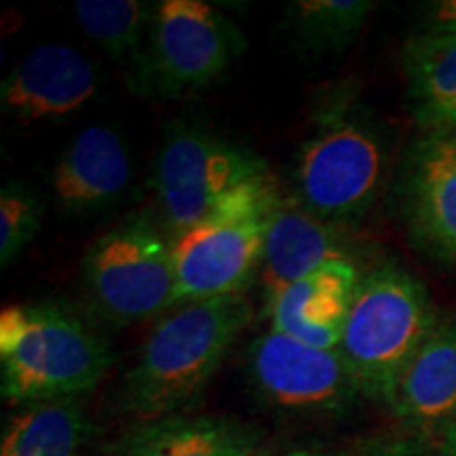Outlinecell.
I'll list each match as a JSON object with an SVG mask.
<instances>
[{
  "label": "cell",
  "mask_w": 456,
  "mask_h": 456,
  "mask_svg": "<svg viewBox=\"0 0 456 456\" xmlns=\"http://www.w3.org/2000/svg\"><path fill=\"white\" fill-rule=\"evenodd\" d=\"M353 456H440L429 437L406 433V436L372 437L359 444Z\"/></svg>",
  "instance_id": "22"
},
{
  "label": "cell",
  "mask_w": 456,
  "mask_h": 456,
  "mask_svg": "<svg viewBox=\"0 0 456 456\" xmlns=\"http://www.w3.org/2000/svg\"><path fill=\"white\" fill-rule=\"evenodd\" d=\"M359 279L351 260L319 266L266 302L271 330L319 349H338Z\"/></svg>",
  "instance_id": "12"
},
{
  "label": "cell",
  "mask_w": 456,
  "mask_h": 456,
  "mask_svg": "<svg viewBox=\"0 0 456 456\" xmlns=\"http://www.w3.org/2000/svg\"><path fill=\"white\" fill-rule=\"evenodd\" d=\"M402 57L414 117L436 129L456 106V32L419 34Z\"/></svg>",
  "instance_id": "18"
},
{
  "label": "cell",
  "mask_w": 456,
  "mask_h": 456,
  "mask_svg": "<svg viewBox=\"0 0 456 456\" xmlns=\"http://www.w3.org/2000/svg\"><path fill=\"white\" fill-rule=\"evenodd\" d=\"M260 431L222 416H165L144 423L114 448V456H252Z\"/></svg>",
  "instance_id": "16"
},
{
  "label": "cell",
  "mask_w": 456,
  "mask_h": 456,
  "mask_svg": "<svg viewBox=\"0 0 456 456\" xmlns=\"http://www.w3.org/2000/svg\"><path fill=\"white\" fill-rule=\"evenodd\" d=\"M243 37L214 4L161 0L155 4L144 64L134 77L142 95L182 98L209 87L243 49Z\"/></svg>",
  "instance_id": "8"
},
{
  "label": "cell",
  "mask_w": 456,
  "mask_h": 456,
  "mask_svg": "<svg viewBox=\"0 0 456 456\" xmlns=\"http://www.w3.org/2000/svg\"><path fill=\"white\" fill-rule=\"evenodd\" d=\"M100 74L87 55L47 43L20 60L0 85L3 110L21 123L55 121L83 110L98 95Z\"/></svg>",
  "instance_id": "11"
},
{
  "label": "cell",
  "mask_w": 456,
  "mask_h": 456,
  "mask_svg": "<svg viewBox=\"0 0 456 456\" xmlns=\"http://www.w3.org/2000/svg\"><path fill=\"white\" fill-rule=\"evenodd\" d=\"M106 456H114V454H106Z\"/></svg>",
  "instance_id": "29"
},
{
  "label": "cell",
  "mask_w": 456,
  "mask_h": 456,
  "mask_svg": "<svg viewBox=\"0 0 456 456\" xmlns=\"http://www.w3.org/2000/svg\"><path fill=\"white\" fill-rule=\"evenodd\" d=\"M376 3L370 0H296L288 4V26L302 47L336 53L362 32Z\"/></svg>",
  "instance_id": "20"
},
{
  "label": "cell",
  "mask_w": 456,
  "mask_h": 456,
  "mask_svg": "<svg viewBox=\"0 0 456 456\" xmlns=\"http://www.w3.org/2000/svg\"><path fill=\"white\" fill-rule=\"evenodd\" d=\"M283 456H330V454H323V452H315V450H294V452H288Z\"/></svg>",
  "instance_id": "26"
},
{
  "label": "cell",
  "mask_w": 456,
  "mask_h": 456,
  "mask_svg": "<svg viewBox=\"0 0 456 456\" xmlns=\"http://www.w3.org/2000/svg\"><path fill=\"white\" fill-rule=\"evenodd\" d=\"M437 127H456V106L450 112H446V117L442 118V123L437 125Z\"/></svg>",
  "instance_id": "25"
},
{
  "label": "cell",
  "mask_w": 456,
  "mask_h": 456,
  "mask_svg": "<svg viewBox=\"0 0 456 456\" xmlns=\"http://www.w3.org/2000/svg\"><path fill=\"white\" fill-rule=\"evenodd\" d=\"M342 226L317 218L298 199H283L273 214L260 260L265 305L288 285L334 260H351Z\"/></svg>",
  "instance_id": "15"
},
{
  "label": "cell",
  "mask_w": 456,
  "mask_h": 456,
  "mask_svg": "<svg viewBox=\"0 0 456 456\" xmlns=\"http://www.w3.org/2000/svg\"><path fill=\"white\" fill-rule=\"evenodd\" d=\"M391 410L412 433L429 440L456 420V311L440 315L410 359Z\"/></svg>",
  "instance_id": "13"
},
{
  "label": "cell",
  "mask_w": 456,
  "mask_h": 456,
  "mask_svg": "<svg viewBox=\"0 0 456 456\" xmlns=\"http://www.w3.org/2000/svg\"><path fill=\"white\" fill-rule=\"evenodd\" d=\"M94 425L77 399L21 406L3 431L0 456H78Z\"/></svg>",
  "instance_id": "17"
},
{
  "label": "cell",
  "mask_w": 456,
  "mask_h": 456,
  "mask_svg": "<svg viewBox=\"0 0 456 456\" xmlns=\"http://www.w3.org/2000/svg\"><path fill=\"white\" fill-rule=\"evenodd\" d=\"M252 317L243 294L175 306L152 328L125 374V412L151 423L192 406Z\"/></svg>",
  "instance_id": "1"
},
{
  "label": "cell",
  "mask_w": 456,
  "mask_h": 456,
  "mask_svg": "<svg viewBox=\"0 0 456 456\" xmlns=\"http://www.w3.org/2000/svg\"><path fill=\"white\" fill-rule=\"evenodd\" d=\"M436 448L440 456H456V420L440 433Z\"/></svg>",
  "instance_id": "24"
},
{
  "label": "cell",
  "mask_w": 456,
  "mask_h": 456,
  "mask_svg": "<svg viewBox=\"0 0 456 456\" xmlns=\"http://www.w3.org/2000/svg\"><path fill=\"white\" fill-rule=\"evenodd\" d=\"M281 201L269 178L249 182L212 214L171 239L175 266V306L243 294L260 271L273 214Z\"/></svg>",
  "instance_id": "5"
},
{
  "label": "cell",
  "mask_w": 456,
  "mask_h": 456,
  "mask_svg": "<svg viewBox=\"0 0 456 456\" xmlns=\"http://www.w3.org/2000/svg\"><path fill=\"white\" fill-rule=\"evenodd\" d=\"M313 125L296 159V199L317 218L355 224L383 186L389 163L383 129L346 85L322 100Z\"/></svg>",
  "instance_id": "3"
},
{
  "label": "cell",
  "mask_w": 456,
  "mask_h": 456,
  "mask_svg": "<svg viewBox=\"0 0 456 456\" xmlns=\"http://www.w3.org/2000/svg\"><path fill=\"white\" fill-rule=\"evenodd\" d=\"M112 362L104 336L61 302L0 313V391L15 406L77 399L98 387Z\"/></svg>",
  "instance_id": "2"
},
{
  "label": "cell",
  "mask_w": 456,
  "mask_h": 456,
  "mask_svg": "<svg viewBox=\"0 0 456 456\" xmlns=\"http://www.w3.org/2000/svg\"><path fill=\"white\" fill-rule=\"evenodd\" d=\"M43 205L30 186L7 182L0 191V266L7 269L41 228Z\"/></svg>",
  "instance_id": "21"
},
{
  "label": "cell",
  "mask_w": 456,
  "mask_h": 456,
  "mask_svg": "<svg viewBox=\"0 0 456 456\" xmlns=\"http://www.w3.org/2000/svg\"><path fill=\"white\" fill-rule=\"evenodd\" d=\"M269 175L265 159L249 148L195 125H175L152 167L165 232L178 237L239 188Z\"/></svg>",
  "instance_id": "7"
},
{
  "label": "cell",
  "mask_w": 456,
  "mask_h": 456,
  "mask_svg": "<svg viewBox=\"0 0 456 456\" xmlns=\"http://www.w3.org/2000/svg\"><path fill=\"white\" fill-rule=\"evenodd\" d=\"M155 7L140 0H78L74 17L85 37L117 61L131 68V78L144 64Z\"/></svg>",
  "instance_id": "19"
},
{
  "label": "cell",
  "mask_w": 456,
  "mask_h": 456,
  "mask_svg": "<svg viewBox=\"0 0 456 456\" xmlns=\"http://www.w3.org/2000/svg\"><path fill=\"white\" fill-rule=\"evenodd\" d=\"M131 180L129 148L104 125H91L57 159L51 188L57 208L70 216H87L118 201Z\"/></svg>",
  "instance_id": "14"
},
{
  "label": "cell",
  "mask_w": 456,
  "mask_h": 456,
  "mask_svg": "<svg viewBox=\"0 0 456 456\" xmlns=\"http://www.w3.org/2000/svg\"><path fill=\"white\" fill-rule=\"evenodd\" d=\"M425 32H456V0H442L427 7Z\"/></svg>",
  "instance_id": "23"
},
{
  "label": "cell",
  "mask_w": 456,
  "mask_h": 456,
  "mask_svg": "<svg viewBox=\"0 0 456 456\" xmlns=\"http://www.w3.org/2000/svg\"><path fill=\"white\" fill-rule=\"evenodd\" d=\"M450 129H454V131H456V127H450Z\"/></svg>",
  "instance_id": "28"
},
{
  "label": "cell",
  "mask_w": 456,
  "mask_h": 456,
  "mask_svg": "<svg viewBox=\"0 0 456 456\" xmlns=\"http://www.w3.org/2000/svg\"><path fill=\"white\" fill-rule=\"evenodd\" d=\"M412 241L456 269V131L429 129L410 151L402 184Z\"/></svg>",
  "instance_id": "10"
},
{
  "label": "cell",
  "mask_w": 456,
  "mask_h": 456,
  "mask_svg": "<svg viewBox=\"0 0 456 456\" xmlns=\"http://www.w3.org/2000/svg\"><path fill=\"white\" fill-rule=\"evenodd\" d=\"M248 379L262 402L296 414H336L362 395L338 349H319L275 332L248 349Z\"/></svg>",
  "instance_id": "9"
},
{
  "label": "cell",
  "mask_w": 456,
  "mask_h": 456,
  "mask_svg": "<svg viewBox=\"0 0 456 456\" xmlns=\"http://www.w3.org/2000/svg\"><path fill=\"white\" fill-rule=\"evenodd\" d=\"M440 313L419 277L397 265L359 279L338 351L362 395L391 408L403 370Z\"/></svg>",
  "instance_id": "4"
},
{
  "label": "cell",
  "mask_w": 456,
  "mask_h": 456,
  "mask_svg": "<svg viewBox=\"0 0 456 456\" xmlns=\"http://www.w3.org/2000/svg\"><path fill=\"white\" fill-rule=\"evenodd\" d=\"M81 279L95 313L118 326L174 309L171 239L148 216H134L91 245Z\"/></svg>",
  "instance_id": "6"
},
{
  "label": "cell",
  "mask_w": 456,
  "mask_h": 456,
  "mask_svg": "<svg viewBox=\"0 0 456 456\" xmlns=\"http://www.w3.org/2000/svg\"><path fill=\"white\" fill-rule=\"evenodd\" d=\"M252 456H260V454H258V452H256V454H252Z\"/></svg>",
  "instance_id": "27"
}]
</instances>
